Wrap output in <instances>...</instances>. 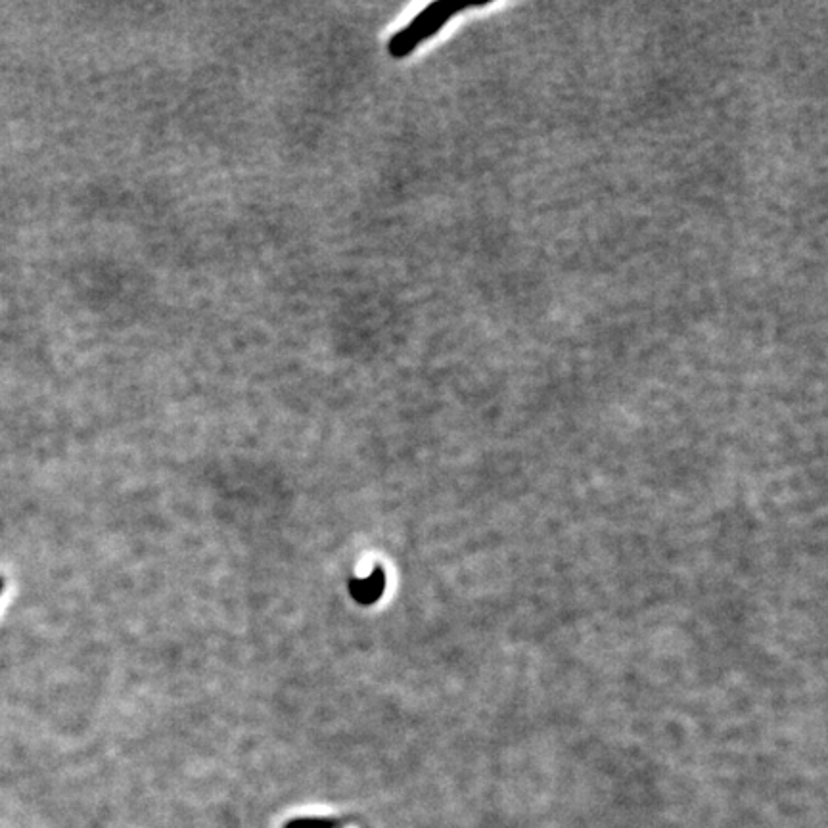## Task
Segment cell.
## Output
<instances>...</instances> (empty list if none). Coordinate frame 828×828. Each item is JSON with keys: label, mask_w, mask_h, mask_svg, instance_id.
<instances>
[{"label": "cell", "mask_w": 828, "mask_h": 828, "mask_svg": "<svg viewBox=\"0 0 828 828\" xmlns=\"http://www.w3.org/2000/svg\"><path fill=\"white\" fill-rule=\"evenodd\" d=\"M337 821L330 819H298V821L288 822L286 828H337Z\"/></svg>", "instance_id": "3"}, {"label": "cell", "mask_w": 828, "mask_h": 828, "mask_svg": "<svg viewBox=\"0 0 828 828\" xmlns=\"http://www.w3.org/2000/svg\"><path fill=\"white\" fill-rule=\"evenodd\" d=\"M466 8H472V4H458V2H445V0H439V2H434L428 8H424L421 14L408 23L407 28L401 29L400 33L392 37V41L387 44L390 56L395 58V60L407 58L411 52L418 49V44L424 43L429 37L436 35L437 31L449 22L453 15H457Z\"/></svg>", "instance_id": "1"}, {"label": "cell", "mask_w": 828, "mask_h": 828, "mask_svg": "<svg viewBox=\"0 0 828 828\" xmlns=\"http://www.w3.org/2000/svg\"><path fill=\"white\" fill-rule=\"evenodd\" d=\"M384 589H386V576L382 570L372 571L369 578L350 581L351 597L363 607L374 604L380 599V594L384 593Z\"/></svg>", "instance_id": "2"}]
</instances>
